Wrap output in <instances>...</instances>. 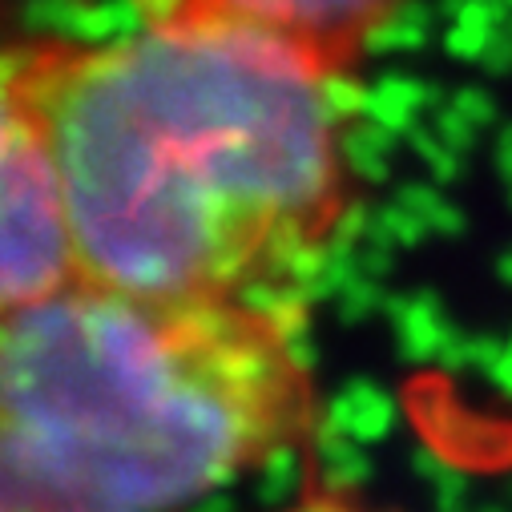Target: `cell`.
Here are the masks:
<instances>
[{
    "label": "cell",
    "mask_w": 512,
    "mask_h": 512,
    "mask_svg": "<svg viewBox=\"0 0 512 512\" xmlns=\"http://www.w3.org/2000/svg\"><path fill=\"white\" fill-rule=\"evenodd\" d=\"M9 73L45 138L81 283L307 319L355 206L347 81L174 21L29 41Z\"/></svg>",
    "instance_id": "cell-1"
},
{
    "label": "cell",
    "mask_w": 512,
    "mask_h": 512,
    "mask_svg": "<svg viewBox=\"0 0 512 512\" xmlns=\"http://www.w3.org/2000/svg\"><path fill=\"white\" fill-rule=\"evenodd\" d=\"M307 319L69 283L0 315V512H186L319 424Z\"/></svg>",
    "instance_id": "cell-2"
},
{
    "label": "cell",
    "mask_w": 512,
    "mask_h": 512,
    "mask_svg": "<svg viewBox=\"0 0 512 512\" xmlns=\"http://www.w3.org/2000/svg\"><path fill=\"white\" fill-rule=\"evenodd\" d=\"M77 283L45 138L0 53V315Z\"/></svg>",
    "instance_id": "cell-3"
},
{
    "label": "cell",
    "mask_w": 512,
    "mask_h": 512,
    "mask_svg": "<svg viewBox=\"0 0 512 512\" xmlns=\"http://www.w3.org/2000/svg\"><path fill=\"white\" fill-rule=\"evenodd\" d=\"M408 0H134L142 21L206 25L267 41L303 65L351 81Z\"/></svg>",
    "instance_id": "cell-4"
},
{
    "label": "cell",
    "mask_w": 512,
    "mask_h": 512,
    "mask_svg": "<svg viewBox=\"0 0 512 512\" xmlns=\"http://www.w3.org/2000/svg\"><path fill=\"white\" fill-rule=\"evenodd\" d=\"M283 512H375V508L355 504V500H347V496H303V500H295V504L283 508Z\"/></svg>",
    "instance_id": "cell-5"
}]
</instances>
